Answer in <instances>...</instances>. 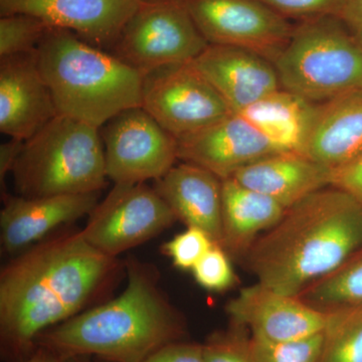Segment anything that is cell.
<instances>
[{"mask_svg":"<svg viewBox=\"0 0 362 362\" xmlns=\"http://www.w3.org/2000/svg\"><path fill=\"white\" fill-rule=\"evenodd\" d=\"M0 273V354L23 362L37 338L85 311L118 274L120 262L65 228L18 252Z\"/></svg>","mask_w":362,"mask_h":362,"instance_id":"cell-1","label":"cell"},{"mask_svg":"<svg viewBox=\"0 0 362 362\" xmlns=\"http://www.w3.org/2000/svg\"><path fill=\"white\" fill-rule=\"evenodd\" d=\"M362 246V204L329 187L289 207L245 259L257 282L298 297Z\"/></svg>","mask_w":362,"mask_h":362,"instance_id":"cell-2","label":"cell"},{"mask_svg":"<svg viewBox=\"0 0 362 362\" xmlns=\"http://www.w3.org/2000/svg\"><path fill=\"white\" fill-rule=\"evenodd\" d=\"M124 266L127 285L120 295L45 331L37 347L66 358L142 362L164 345L183 340L185 321L159 287L156 267L132 257Z\"/></svg>","mask_w":362,"mask_h":362,"instance_id":"cell-3","label":"cell"},{"mask_svg":"<svg viewBox=\"0 0 362 362\" xmlns=\"http://www.w3.org/2000/svg\"><path fill=\"white\" fill-rule=\"evenodd\" d=\"M37 54L59 114L101 129L121 112L141 107L144 76L76 33L49 28Z\"/></svg>","mask_w":362,"mask_h":362,"instance_id":"cell-4","label":"cell"},{"mask_svg":"<svg viewBox=\"0 0 362 362\" xmlns=\"http://www.w3.org/2000/svg\"><path fill=\"white\" fill-rule=\"evenodd\" d=\"M11 173L28 199L100 192L108 178L101 130L59 114L23 143Z\"/></svg>","mask_w":362,"mask_h":362,"instance_id":"cell-5","label":"cell"},{"mask_svg":"<svg viewBox=\"0 0 362 362\" xmlns=\"http://www.w3.org/2000/svg\"><path fill=\"white\" fill-rule=\"evenodd\" d=\"M283 89L316 104L362 90V44L329 18L293 30L274 62Z\"/></svg>","mask_w":362,"mask_h":362,"instance_id":"cell-6","label":"cell"},{"mask_svg":"<svg viewBox=\"0 0 362 362\" xmlns=\"http://www.w3.org/2000/svg\"><path fill=\"white\" fill-rule=\"evenodd\" d=\"M207 47L182 0H158L142 2L113 47L116 57L145 76L192 63Z\"/></svg>","mask_w":362,"mask_h":362,"instance_id":"cell-7","label":"cell"},{"mask_svg":"<svg viewBox=\"0 0 362 362\" xmlns=\"http://www.w3.org/2000/svg\"><path fill=\"white\" fill-rule=\"evenodd\" d=\"M175 221V214L153 187L146 182L115 185L98 202L81 232L93 247L117 258L153 239Z\"/></svg>","mask_w":362,"mask_h":362,"instance_id":"cell-8","label":"cell"},{"mask_svg":"<svg viewBox=\"0 0 362 362\" xmlns=\"http://www.w3.org/2000/svg\"><path fill=\"white\" fill-rule=\"evenodd\" d=\"M141 107L176 139L233 113L218 90L190 63L145 75Z\"/></svg>","mask_w":362,"mask_h":362,"instance_id":"cell-9","label":"cell"},{"mask_svg":"<svg viewBox=\"0 0 362 362\" xmlns=\"http://www.w3.org/2000/svg\"><path fill=\"white\" fill-rule=\"evenodd\" d=\"M103 127L107 177L115 185L159 180L178 159L176 138L142 107L121 112Z\"/></svg>","mask_w":362,"mask_h":362,"instance_id":"cell-10","label":"cell"},{"mask_svg":"<svg viewBox=\"0 0 362 362\" xmlns=\"http://www.w3.org/2000/svg\"><path fill=\"white\" fill-rule=\"evenodd\" d=\"M209 45L256 52L274 64L293 30L286 16L258 0H182Z\"/></svg>","mask_w":362,"mask_h":362,"instance_id":"cell-11","label":"cell"},{"mask_svg":"<svg viewBox=\"0 0 362 362\" xmlns=\"http://www.w3.org/2000/svg\"><path fill=\"white\" fill-rule=\"evenodd\" d=\"M233 325L250 337L272 342L293 341L323 332L327 314L257 282L243 288L226 306Z\"/></svg>","mask_w":362,"mask_h":362,"instance_id":"cell-12","label":"cell"},{"mask_svg":"<svg viewBox=\"0 0 362 362\" xmlns=\"http://www.w3.org/2000/svg\"><path fill=\"white\" fill-rule=\"evenodd\" d=\"M140 0H0L4 14H26L95 47H114Z\"/></svg>","mask_w":362,"mask_h":362,"instance_id":"cell-13","label":"cell"},{"mask_svg":"<svg viewBox=\"0 0 362 362\" xmlns=\"http://www.w3.org/2000/svg\"><path fill=\"white\" fill-rule=\"evenodd\" d=\"M176 141L178 159L206 168L221 180L259 159L281 153L261 131L235 113Z\"/></svg>","mask_w":362,"mask_h":362,"instance_id":"cell-14","label":"cell"},{"mask_svg":"<svg viewBox=\"0 0 362 362\" xmlns=\"http://www.w3.org/2000/svg\"><path fill=\"white\" fill-rule=\"evenodd\" d=\"M59 115L37 51L0 58V131L26 141Z\"/></svg>","mask_w":362,"mask_h":362,"instance_id":"cell-15","label":"cell"},{"mask_svg":"<svg viewBox=\"0 0 362 362\" xmlns=\"http://www.w3.org/2000/svg\"><path fill=\"white\" fill-rule=\"evenodd\" d=\"M100 192L54 195L28 199L4 194L0 211L2 251L16 255L45 239L59 226L89 216L99 202Z\"/></svg>","mask_w":362,"mask_h":362,"instance_id":"cell-16","label":"cell"},{"mask_svg":"<svg viewBox=\"0 0 362 362\" xmlns=\"http://www.w3.org/2000/svg\"><path fill=\"white\" fill-rule=\"evenodd\" d=\"M190 64L218 90L233 113L282 88L271 61L240 47L209 45Z\"/></svg>","mask_w":362,"mask_h":362,"instance_id":"cell-17","label":"cell"},{"mask_svg":"<svg viewBox=\"0 0 362 362\" xmlns=\"http://www.w3.org/2000/svg\"><path fill=\"white\" fill-rule=\"evenodd\" d=\"M154 189L180 220L197 228L221 247V180L211 171L183 162L173 166L159 180Z\"/></svg>","mask_w":362,"mask_h":362,"instance_id":"cell-18","label":"cell"},{"mask_svg":"<svg viewBox=\"0 0 362 362\" xmlns=\"http://www.w3.org/2000/svg\"><path fill=\"white\" fill-rule=\"evenodd\" d=\"M228 178L268 195L288 209L314 192L331 187L332 170L303 154L281 152L252 162Z\"/></svg>","mask_w":362,"mask_h":362,"instance_id":"cell-19","label":"cell"},{"mask_svg":"<svg viewBox=\"0 0 362 362\" xmlns=\"http://www.w3.org/2000/svg\"><path fill=\"white\" fill-rule=\"evenodd\" d=\"M362 153V90L319 104L304 156L335 170Z\"/></svg>","mask_w":362,"mask_h":362,"instance_id":"cell-20","label":"cell"},{"mask_svg":"<svg viewBox=\"0 0 362 362\" xmlns=\"http://www.w3.org/2000/svg\"><path fill=\"white\" fill-rule=\"evenodd\" d=\"M221 247L242 258L287 211L268 195L243 187L232 178L221 180Z\"/></svg>","mask_w":362,"mask_h":362,"instance_id":"cell-21","label":"cell"},{"mask_svg":"<svg viewBox=\"0 0 362 362\" xmlns=\"http://www.w3.org/2000/svg\"><path fill=\"white\" fill-rule=\"evenodd\" d=\"M318 105L279 89L240 113L280 152L303 154Z\"/></svg>","mask_w":362,"mask_h":362,"instance_id":"cell-22","label":"cell"},{"mask_svg":"<svg viewBox=\"0 0 362 362\" xmlns=\"http://www.w3.org/2000/svg\"><path fill=\"white\" fill-rule=\"evenodd\" d=\"M298 297L324 312L362 304V246L337 270L308 286Z\"/></svg>","mask_w":362,"mask_h":362,"instance_id":"cell-23","label":"cell"},{"mask_svg":"<svg viewBox=\"0 0 362 362\" xmlns=\"http://www.w3.org/2000/svg\"><path fill=\"white\" fill-rule=\"evenodd\" d=\"M319 362H362V304L326 311Z\"/></svg>","mask_w":362,"mask_h":362,"instance_id":"cell-24","label":"cell"},{"mask_svg":"<svg viewBox=\"0 0 362 362\" xmlns=\"http://www.w3.org/2000/svg\"><path fill=\"white\" fill-rule=\"evenodd\" d=\"M323 332L293 341L272 342L247 337L252 362H319L323 349Z\"/></svg>","mask_w":362,"mask_h":362,"instance_id":"cell-25","label":"cell"},{"mask_svg":"<svg viewBox=\"0 0 362 362\" xmlns=\"http://www.w3.org/2000/svg\"><path fill=\"white\" fill-rule=\"evenodd\" d=\"M49 26L26 14H4L0 20V58L37 51Z\"/></svg>","mask_w":362,"mask_h":362,"instance_id":"cell-26","label":"cell"},{"mask_svg":"<svg viewBox=\"0 0 362 362\" xmlns=\"http://www.w3.org/2000/svg\"><path fill=\"white\" fill-rule=\"evenodd\" d=\"M214 245L216 244L204 230L187 226V230L164 244L161 250L176 268L192 271Z\"/></svg>","mask_w":362,"mask_h":362,"instance_id":"cell-27","label":"cell"},{"mask_svg":"<svg viewBox=\"0 0 362 362\" xmlns=\"http://www.w3.org/2000/svg\"><path fill=\"white\" fill-rule=\"evenodd\" d=\"M192 272L197 284L209 291H226L235 284V272L230 257L218 245H214Z\"/></svg>","mask_w":362,"mask_h":362,"instance_id":"cell-28","label":"cell"},{"mask_svg":"<svg viewBox=\"0 0 362 362\" xmlns=\"http://www.w3.org/2000/svg\"><path fill=\"white\" fill-rule=\"evenodd\" d=\"M244 328L233 325L232 329L214 332L204 346L206 362H252L247 350Z\"/></svg>","mask_w":362,"mask_h":362,"instance_id":"cell-29","label":"cell"},{"mask_svg":"<svg viewBox=\"0 0 362 362\" xmlns=\"http://www.w3.org/2000/svg\"><path fill=\"white\" fill-rule=\"evenodd\" d=\"M284 16L321 18L337 13L342 0H258Z\"/></svg>","mask_w":362,"mask_h":362,"instance_id":"cell-30","label":"cell"},{"mask_svg":"<svg viewBox=\"0 0 362 362\" xmlns=\"http://www.w3.org/2000/svg\"><path fill=\"white\" fill-rule=\"evenodd\" d=\"M142 362H206L204 346L185 340L168 343Z\"/></svg>","mask_w":362,"mask_h":362,"instance_id":"cell-31","label":"cell"},{"mask_svg":"<svg viewBox=\"0 0 362 362\" xmlns=\"http://www.w3.org/2000/svg\"><path fill=\"white\" fill-rule=\"evenodd\" d=\"M331 187L346 192L362 204V153L346 165L332 171Z\"/></svg>","mask_w":362,"mask_h":362,"instance_id":"cell-32","label":"cell"},{"mask_svg":"<svg viewBox=\"0 0 362 362\" xmlns=\"http://www.w3.org/2000/svg\"><path fill=\"white\" fill-rule=\"evenodd\" d=\"M337 13L362 44V0H342Z\"/></svg>","mask_w":362,"mask_h":362,"instance_id":"cell-33","label":"cell"},{"mask_svg":"<svg viewBox=\"0 0 362 362\" xmlns=\"http://www.w3.org/2000/svg\"><path fill=\"white\" fill-rule=\"evenodd\" d=\"M23 143L21 140L11 138L9 141L2 143L0 146V180L1 185L4 178L13 171L14 164L20 156Z\"/></svg>","mask_w":362,"mask_h":362,"instance_id":"cell-34","label":"cell"},{"mask_svg":"<svg viewBox=\"0 0 362 362\" xmlns=\"http://www.w3.org/2000/svg\"><path fill=\"white\" fill-rule=\"evenodd\" d=\"M66 357L57 354L54 350L37 346L32 356L23 362H65Z\"/></svg>","mask_w":362,"mask_h":362,"instance_id":"cell-35","label":"cell"},{"mask_svg":"<svg viewBox=\"0 0 362 362\" xmlns=\"http://www.w3.org/2000/svg\"><path fill=\"white\" fill-rule=\"evenodd\" d=\"M65 362H107L101 361V359L95 358L90 356H74L69 357Z\"/></svg>","mask_w":362,"mask_h":362,"instance_id":"cell-36","label":"cell"},{"mask_svg":"<svg viewBox=\"0 0 362 362\" xmlns=\"http://www.w3.org/2000/svg\"><path fill=\"white\" fill-rule=\"evenodd\" d=\"M143 4H148V2L158 1V0H140Z\"/></svg>","mask_w":362,"mask_h":362,"instance_id":"cell-37","label":"cell"}]
</instances>
